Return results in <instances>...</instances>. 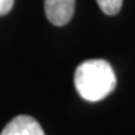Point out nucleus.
<instances>
[{
    "label": "nucleus",
    "instance_id": "f257e3e1",
    "mask_svg": "<svg viewBox=\"0 0 135 135\" xmlns=\"http://www.w3.org/2000/svg\"><path fill=\"white\" fill-rule=\"evenodd\" d=\"M75 87L79 95L88 102L106 98L116 88V75L112 65L105 59H87L76 68Z\"/></svg>",
    "mask_w": 135,
    "mask_h": 135
},
{
    "label": "nucleus",
    "instance_id": "f03ea898",
    "mask_svg": "<svg viewBox=\"0 0 135 135\" xmlns=\"http://www.w3.org/2000/svg\"><path fill=\"white\" fill-rule=\"evenodd\" d=\"M76 0H44L46 17L52 25L64 26L75 14Z\"/></svg>",
    "mask_w": 135,
    "mask_h": 135
},
{
    "label": "nucleus",
    "instance_id": "20e7f679",
    "mask_svg": "<svg viewBox=\"0 0 135 135\" xmlns=\"http://www.w3.org/2000/svg\"><path fill=\"white\" fill-rule=\"evenodd\" d=\"M97 3L106 15H116L121 10L123 0H97Z\"/></svg>",
    "mask_w": 135,
    "mask_h": 135
},
{
    "label": "nucleus",
    "instance_id": "39448f33",
    "mask_svg": "<svg viewBox=\"0 0 135 135\" xmlns=\"http://www.w3.org/2000/svg\"><path fill=\"white\" fill-rule=\"evenodd\" d=\"M14 6V0H0V15H6Z\"/></svg>",
    "mask_w": 135,
    "mask_h": 135
},
{
    "label": "nucleus",
    "instance_id": "7ed1b4c3",
    "mask_svg": "<svg viewBox=\"0 0 135 135\" xmlns=\"http://www.w3.org/2000/svg\"><path fill=\"white\" fill-rule=\"evenodd\" d=\"M0 135H44V131L32 116L21 114L11 120Z\"/></svg>",
    "mask_w": 135,
    "mask_h": 135
}]
</instances>
